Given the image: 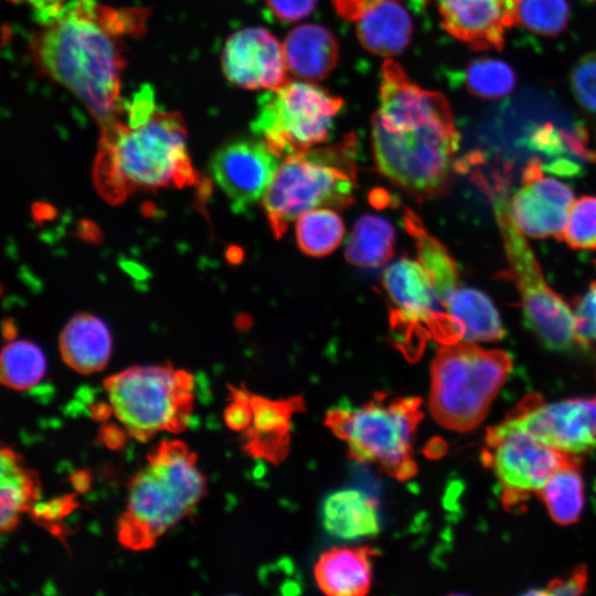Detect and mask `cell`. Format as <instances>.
Wrapping results in <instances>:
<instances>
[{
	"label": "cell",
	"mask_w": 596,
	"mask_h": 596,
	"mask_svg": "<svg viewBox=\"0 0 596 596\" xmlns=\"http://www.w3.org/2000/svg\"><path fill=\"white\" fill-rule=\"evenodd\" d=\"M377 1L379 0H332L338 13L344 19L353 22Z\"/></svg>",
	"instance_id": "39"
},
{
	"label": "cell",
	"mask_w": 596,
	"mask_h": 596,
	"mask_svg": "<svg viewBox=\"0 0 596 596\" xmlns=\"http://www.w3.org/2000/svg\"><path fill=\"white\" fill-rule=\"evenodd\" d=\"M221 64L225 77L245 89L273 91L288 82L283 44L263 28H245L230 35Z\"/></svg>",
	"instance_id": "16"
},
{
	"label": "cell",
	"mask_w": 596,
	"mask_h": 596,
	"mask_svg": "<svg viewBox=\"0 0 596 596\" xmlns=\"http://www.w3.org/2000/svg\"><path fill=\"white\" fill-rule=\"evenodd\" d=\"M283 47L288 71L308 81L327 77L339 58V44L333 33L313 23L292 29Z\"/></svg>",
	"instance_id": "20"
},
{
	"label": "cell",
	"mask_w": 596,
	"mask_h": 596,
	"mask_svg": "<svg viewBox=\"0 0 596 596\" xmlns=\"http://www.w3.org/2000/svg\"><path fill=\"white\" fill-rule=\"evenodd\" d=\"M342 105L320 86L288 81L260 97L252 130L277 157L304 153L327 141Z\"/></svg>",
	"instance_id": "10"
},
{
	"label": "cell",
	"mask_w": 596,
	"mask_h": 596,
	"mask_svg": "<svg viewBox=\"0 0 596 596\" xmlns=\"http://www.w3.org/2000/svg\"><path fill=\"white\" fill-rule=\"evenodd\" d=\"M278 158L262 139H238L222 147L213 157V179L236 213L246 211L267 191Z\"/></svg>",
	"instance_id": "14"
},
{
	"label": "cell",
	"mask_w": 596,
	"mask_h": 596,
	"mask_svg": "<svg viewBox=\"0 0 596 596\" xmlns=\"http://www.w3.org/2000/svg\"><path fill=\"white\" fill-rule=\"evenodd\" d=\"M318 0H265L270 12L283 22H296L309 15Z\"/></svg>",
	"instance_id": "37"
},
{
	"label": "cell",
	"mask_w": 596,
	"mask_h": 596,
	"mask_svg": "<svg viewBox=\"0 0 596 596\" xmlns=\"http://www.w3.org/2000/svg\"><path fill=\"white\" fill-rule=\"evenodd\" d=\"M9 1H12V2H20V1H28V0H9Z\"/></svg>",
	"instance_id": "44"
},
{
	"label": "cell",
	"mask_w": 596,
	"mask_h": 596,
	"mask_svg": "<svg viewBox=\"0 0 596 596\" xmlns=\"http://www.w3.org/2000/svg\"><path fill=\"white\" fill-rule=\"evenodd\" d=\"M563 240L575 249H596V196H582L573 202Z\"/></svg>",
	"instance_id": "33"
},
{
	"label": "cell",
	"mask_w": 596,
	"mask_h": 596,
	"mask_svg": "<svg viewBox=\"0 0 596 596\" xmlns=\"http://www.w3.org/2000/svg\"><path fill=\"white\" fill-rule=\"evenodd\" d=\"M0 525L1 531L12 530L19 515L31 508L40 493V485L35 472L28 470L20 457L9 448L0 454Z\"/></svg>",
	"instance_id": "25"
},
{
	"label": "cell",
	"mask_w": 596,
	"mask_h": 596,
	"mask_svg": "<svg viewBox=\"0 0 596 596\" xmlns=\"http://www.w3.org/2000/svg\"><path fill=\"white\" fill-rule=\"evenodd\" d=\"M491 198L510 278L521 296L525 324L547 349L555 351L572 349L578 344L572 310L545 281L523 233L510 215L505 189L501 185L496 187Z\"/></svg>",
	"instance_id": "9"
},
{
	"label": "cell",
	"mask_w": 596,
	"mask_h": 596,
	"mask_svg": "<svg viewBox=\"0 0 596 596\" xmlns=\"http://www.w3.org/2000/svg\"><path fill=\"white\" fill-rule=\"evenodd\" d=\"M249 404L253 419L244 430L246 453L272 464L281 462L289 453L292 416L305 411L304 397L270 400L249 393Z\"/></svg>",
	"instance_id": "18"
},
{
	"label": "cell",
	"mask_w": 596,
	"mask_h": 596,
	"mask_svg": "<svg viewBox=\"0 0 596 596\" xmlns=\"http://www.w3.org/2000/svg\"><path fill=\"white\" fill-rule=\"evenodd\" d=\"M573 202L571 188L545 175L540 160L534 158L523 170L522 187L509 201V212L523 234L561 241Z\"/></svg>",
	"instance_id": "15"
},
{
	"label": "cell",
	"mask_w": 596,
	"mask_h": 596,
	"mask_svg": "<svg viewBox=\"0 0 596 596\" xmlns=\"http://www.w3.org/2000/svg\"><path fill=\"white\" fill-rule=\"evenodd\" d=\"M356 36L369 52L390 57L409 43L413 22L397 0H379L355 21Z\"/></svg>",
	"instance_id": "22"
},
{
	"label": "cell",
	"mask_w": 596,
	"mask_h": 596,
	"mask_svg": "<svg viewBox=\"0 0 596 596\" xmlns=\"http://www.w3.org/2000/svg\"><path fill=\"white\" fill-rule=\"evenodd\" d=\"M456 341H497L504 336L499 313L480 290L458 286L443 297Z\"/></svg>",
	"instance_id": "21"
},
{
	"label": "cell",
	"mask_w": 596,
	"mask_h": 596,
	"mask_svg": "<svg viewBox=\"0 0 596 596\" xmlns=\"http://www.w3.org/2000/svg\"><path fill=\"white\" fill-rule=\"evenodd\" d=\"M586 583L587 568L585 565H579L566 578L553 579L543 593L549 595H579L585 590Z\"/></svg>",
	"instance_id": "38"
},
{
	"label": "cell",
	"mask_w": 596,
	"mask_h": 596,
	"mask_svg": "<svg viewBox=\"0 0 596 596\" xmlns=\"http://www.w3.org/2000/svg\"><path fill=\"white\" fill-rule=\"evenodd\" d=\"M370 546L332 547L322 553L315 566L319 588L330 596H362L369 593L372 582Z\"/></svg>",
	"instance_id": "19"
},
{
	"label": "cell",
	"mask_w": 596,
	"mask_h": 596,
	"mask_svg": "<svg viewBox=\"0 0 596 596\" xmlns=\"http://www.w3.org/2000/svg\"><path fill=\"white\" fill-rule=\"evenodd\" d=\"M35 11L39 23H43L55 15L64 6L66 0H28Z\"/></svg>",
	"instance_id": "40"
},
{
	"label": "cell",
	"mask_w": 596,
	"mask_h": 596,
	"mask_svg": "<svg viewBox=\"0 0 596 596\" xmlns=\"http://www.w3.org/2000/svg\"><path fill=\"white\" fill-rule=\"evenodd\" d=\"M100 439L103 443L110 448H118L124 444L125 434L121 429L108 425L103 427L100 432Z\"/></svg>",
	"instance_id": "41"
},
{
	"label": "cell",
	"mask_w": 596,
	"mask_h": 596,
	"mask_svg": "<svg viewBox=\"0 0 596 596\" xmlns=\"http://www.w3.org/2000/svg\"><path fill=\"white\" fill-rule=\"evenodd\" d=\"M571 84L578 103L596 114V52L582 57L575 65Z\"/></svg>",
	"instance_id": "34"
},
{
	"label": "cell",
	"mask_w": 596,
	"mask_h": 596,
	"mask_svg": "<svg viewBox=\"0 0 596 596\" xmlns=\"http://www.w3.org/2000/svg\"><path fill=\"white\" fill-rule=\"evenodd\" d=\"M486 444L483 462L493 469L510 504L525 493L541 490L558 469L576 462L573 455L504 423L488 429Z\"/></svg>",
	"instance_id": "12"
},
{
	"label": "cell",
	"mask_w": 596,
	"mask_h": 596,
	"mask_svg": "<svg viewBox=\"0 0 596 596\" xmlns=\"http://www.w3.org/2000/svg\"><path fill=\"white\" fill-rule=\"evenodd\" d=\"M421 404L416 396L391 397L377 392L361 407L342 403L330 408L326 425L348 444L350 458L377 464L404 481L417 471L412 443L423 418Z\"/></svg>",
	"instance_id": "6"
},
{
	"label": "cell",
	"mask_w": 596,
	"mask_h": 596,
	"mask_svg": "<svg viewBox=\"0 0 596 596\" xmlns=\"http://www.w3.org/2000/svg\"><path fill=\"white\" fill-rule=\"evenodd\" d=\"M394 240V228L387 220L365 214L354 225L345 246V257L358 267H380L392 257Z\"/></svg>",
	"instance_id": "26"
},
{
	"label": "cell",
	"mask_w": 596,
	"mask_h": 596,
	"mask_svg": "<svg viewBox=\"0 0 596 596\" xmlns=\"http://www.w3.org/2000/svg\"><path fill=\"white\" fill-rule=\"evenodd\" d=\"M511 368L504 351L483 350L470 341L444 344L432 364L433 417L457 432L475 428L488 414Z\"/></svg>",
	"instance_id": "7"
},
{
	"label": "cell",
	"mask_w": 596,
	"mask_h": 596,
	"mask_svg": "<svg viewBox=\"0 0 596 596\" xmlns=\"http://www.w3.org/2000/svg\"><path fill=\"white\" fill-rule=\"evenodd\" d=\"M46 362L41 349L30 341L9 342L1 353V381L13 390L36 385L45 373Z\"/></svg>",
	"instance_id": "30"
},
{
	"label": "cell",
	"mask_w": 596,
	"mask_h": 596,
	"mask_svg": "<svg viewBox=\"0 0 596 596\" xmlns=\"http://www.w3.org/2000/svg\"><path fill=\"white\" fill-rule=\"evenodd\" d=\"M446 450V445L441 439L434 438L425 446V455L429 458H438Z\"/></svg>",
	"instance_id": "42"
},
{
	"label": "cell",
	"mask_w": 596,
	"mask_h": 596,
	"mask_svg": "<svg viewBox=\"0 0 596 596\" xmlns=\"http://www.w3.org/2000/svg\"><path fill=\"white\" fill-rule=\"evenodd\" d=\"M64 362L77 372L88 374L107 364L111 337L106 324L93 315H77L65 326L60 338Z\"/></svg>",
	"instance_id": "24"
},
{
	"label": "cell",
	"mask_w": 596,
	"mask_h": 596,
	"mask_svg": "<svg viewBox=\"0 0 596 596\" xmlns=\"http://www.w3.org/2000/svg\"><path fill=\"white\" fill-rule=\"evenodd\" d=\"M324 529L342 540H358L380 531L379 502L358 489H343L327 496L321 505Z\"/></svg>",
	"instance_id": "23"
},
{
	"label": "cell",
	"mask_w": 596,
	"mask_h": 596,
	"mask_svg": "<svg viewBox=\"0 0 596 596\" xmlns=\"http://www.w3.org/2000/svg\"><path fill=\"white\" fill-rule=\"evenodd\" d=\"M93 177L111 204L138 190L195 184L180 114L161 109L151 88L141 87L119 117L100 126Z\"/></svg>",
	"instance_id": "3"
},
{
	"label": "cell",
	"mask_w": 596,
	"mask_h": 596,
	"mask_svg": "<svg viewBox=\"0 0 596 596\" xmlns=\"http://www.w3.org/2000/svg\"><path fill=\"white\" fill-rule=\"evenodd\" d=\"M110 407L127 433L140 441L159 432L179 433L189 422L194 377L166 365L131 366L105 380Z\"/></svg>",
	"instance_id": "8"
},
{
	"label": "cell",
	"mask_w": 596,
	"mask_h": 596,
	"mask_svg": "<svg viewBox=\"0 0 596 596\" xmlns=\"http://www.w3.org/2000/svg\"><path fill=\"white\" fill-rule=\"evenodd\" d=\"M502 423L566 454H584L596 446V397L545 405L530 395Z\"/></svg>",
	"instance_id": "13"
},
{
	"label": "cell",
	"mask_w": 596,
	"mask_h": 596,
	"mask_svg": "<svg viewBox=\"0 0 596 596\" xmlns=\"http://www.w3.org/2000/svg\"><path fill=\"white\" fill-rule=\"evenodd\" d=\"M382 285L395 307L392 330L407 356L418 358L428 336L443 344L455 343L443 300L421 263L400 258L384 270Z\"/></svg>",
	"instance_id": "11"
},
{
	"label": "cell",
	"mask_w": 596,
	"mask_h": 596,
	"mask_svg": "<svg viewBox=\"0 0 596 596\" xmlns=\"http://www.w3.org/2000/svg\"><path fill=\"white\" fill-rule=\"evenodd\" d=\"M465 82L471 94L492 99L508 95L514 87L515 76L504 62L478 58L468 65Z\"/></svg>",
	"instance_id": "31"
},
{
	"label": "cell",
	"mask_w": 596,
	"mask_h": 596,
	"mask_svg": "<svg viewBox=\"0 0 596 596\" xmlns=\"http://www.w3.org/2000/svg\"><path fill=\"white\" fill-rule=\"evenodd\" d=\"M566 0H518V24L545 36H555L566 26Z\"/></svg>",
	"instance_id": "32"
},
{
	"label": "cell",
	"mask_w": 596,
	"mask_h": 596,
	"mask_svg": "<svg viewBox=\"0 0 596 596\" xmlns=\"http://www.w3.org/2000/svg\"><path fill=\"white\" fill-rule=\"evenodd\" d=\"M205 490L195 454L181 440H162L130 481L118 541L134 551L150 549L194 509Z\"/></svg>",
	"instance_id": "4"
},
{
	"label": "cell",
	"mask_w": 596,
	"mask_h": 596,
	"mask_svg": "<svg viewBox=\"0 0 596 596\" xmlns=\"http://www.w3.org/2000/svg\"><path fill=\"white\" fill-rule=\"evenodd\" d=\"M574 317L577 343L586 348L596 341V283L577 302Z\"/></svg>",
	"instance_id": "35"
},
{
	"label": "cell",
	"mask_w": 596,
	"mask_h": 596,
	"mask_svg": "<svg viewBox=\"0 0 596 596\" xmlns=\"http://www.w3.org/2000/svg\"><path fill=\"white\" fill-rule=\"evenodd\" d=\"M79 478L78 479H74V486L78 489V490H83L84 487L86 488L88 486V477L85 475V473H79L78 475Z\"/></svg>",
	"instance_id": "43"
},
{
	"label": "cell",
	"mask_w": 596,
	"mask_h": 596,
	"mask_svg": "<svg viewBox=\"0 0 596 596\" xmlns=\"http://www.w3.org/2000/svg\"><path fill=\"white\" fill-rule=\"evenodd\" d=\"M146 18L142 9L72 0L40 23L32 56L42 73L71 91L102 126L123 111V39L140 35Z\"/></svg>",
	"instance_id": "2"
},
{
	"label": "cell",
	"mask_w": 596,
	"mask_h": 596,
	"mask_svg": "<svg viewBox=\"0 0 596 596\" xmlns=\"http://www.w3.org/2000/svg\"><path fill=\"white\" fill-rule=\"evenodd\" d=\"M552 519L558 524L578 520L583 510V480L576 462L558 469L538 491Z\"/></svg>",
	"instance_id": "28"
},
{
	"label": "cell",
	"mask_w": 596,
	"mask_h": 596,
	"mask_svg": "<svg viewBox=\"0 0 596 596\" xmlns=\"http://www.w3.org/2000/svg\"><path fill=\"white\" fill-rule=\"evenodd\" d=\"M443 28L476 51H501L518 24V0H436Z\"/></svg>",
	"instance_id": "17"
},
{
	"label": "cell",
	"mask_w": 596,
	"mask_h": 596,
	"mask_svg": "<svg viewBox=\"0 0 596 596\" xmlns=\"http://www.w3.org/2000/svg\"><path fill=\"white\" fill-rule=\"evenodd\" d=\"M231 389V403L225 409L224 418L227 426L234 430H246L253 419L249 404V393L245 387Z\"/></svg>",
	"instance_id": "36"
},
{
	"label": "cell",
	"mask_w": 596,
	"mask_h": 596,
	"mask_svg": "<svg viewBox=\"0 0 596 596\" xmlns=\"http://www.w3.org/2000/svg\"><path fill=\"white\" fill-rule=\"evenodd\" d=\"M356 145L342 142L286 157L265 195L264 209L275 237L289 224L318 206L348 207L356 187Z\"/></svg>",
	"instance_id": "5"
},
{
	"label": "cell",
	"mask_w": 596,
	"mask_h": 596,
	"mask_svg": "<svg viewBox=\"0 0 596 596\" xmlns=\"http://www.w3.org/2000/svg\"><path fill=\"white\" fill-rule=\"evenodd\" d=\"M404 221L406 230L414 237L418 260L443 300L445 295L459 286L458 267L443 244L427 233L415 213L406 210Z\"/></svg>",
	"instance_id": "27"
},
{
	"label": "cell",
	"mask_w": 596,
	"mask_h": 596,
	"mask_svg": "<svg viewBox=\"0 0 596 596\" xmlns=\"http://www.w3.org/2000/svg\"><path fill=\"white\" fill-rule=\"evenodd\" d=\"M371 139L380 172L409 194L424 200L449 188L460 139L450 106L392 58L382 64Z\"/></svg>",
	"instance_id": "1"
},
{
	"label": "cell",
	"mask_w": 596,
	"mask_h": 596,
	"mask_svg": "<svg viewBox=\"0 0 596 596\" xmlns=\"http://www.w3.org/2000/svg\"><path fill=\"white\" fill-rule=\"evenodd\" d=\"M343 236L342 219L329 209L310 210L300 215L296 223L298 246L309 256L321 257L332 253Z\"/></svg>",
	"instance_id": "29"
}]
</instances>
